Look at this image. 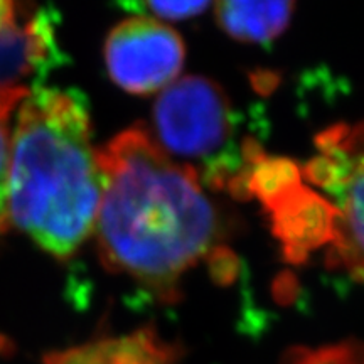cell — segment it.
I'll list each match as a JSON object with an SVG mask.
<instances>
[{
    "mask_svg": "<svg viewBox=\"0 0 364 364\" xmlns=\"http://www.w3.org/2000/svg\"><path fill=\"white\" fill-rule=\"evenodd\" d=\"M26 0H0V44L24 33L36 17H27Z\"/></svg>",
    "mask_w": 364,
    "mask_h": 364,
    "instance_id": "obj_11",
    "label": "cell"
},
{
    "mask_svg": "<svg viewBox=\"0 0 364 364\" xmlns=\"http://www.w3.org/2000/svg\"><path fill=\"white\" fill-rule=\"evenodd\" d=\"M154 132L171 159L215 162L233 136V113L215 81L186 76L171 83L154 105Z\"/></svg>",
    "mask_w": 364,
    "mask_h": 364,
    "instance_id": "obj_4",
    "label": "cell"
},
{
    "mask_svg": "<svg viewBox=\"0 0 364 364\" xmlns=\"http://www.w3.org/2000/svg\"><path fill=\"white\" fill-rule=\"evenodd\" d=\"M179 349L166 343L152 327L118 338L117 358L113 364H176Z\"/></svg>",
    "mask_w": 364,
    "mask_h": 364,
    "instance_id": "obj_7",
    "label": "cell"
},
{
    "mask_svg": "<svg viewBox=\"0 0 364 364\" xmlns=\"http://www.w3.org/2000/svg\"><path fill=\"white\" fill-rule=\"evenodd\" d=\"M102 193L88 110L68 91L36 86L19 105L11 139V225L68 260L95 231Z\"/></svg>",
    "mask_w": 364,
    "mask_h": 364,
    "instance_id": "obj_2",
    "label": "cell"
},
{
    "mask_svg": "<svg viewBox=\"0 0 364 364\" xmlns=\"http://www.w3.org/2000/svg\"><path fill=\"white\" fill-rule=\"evenodd\" d=\"M356 354L358 351H354L351 346H346V348H334L322 353L307 354L300 359L299 364H351V358Z\"/></svg>",
    "mask_w": 364,
    "mask_h": 364,
    "instance_id": "obj_12",
    "label": "cell"
},
{
    "mask_svg": "<svg viewBox=\"0 0 364 364\" xmlns=\"http://www.w3.org/2000/svg\"><path fill=\"white\" fill-rule=\"evenodd\" d=\"M103 54L113 83L130 95H150L174 83L186 49L171 26L154 17H130L110 31Z\"/></svg>",
    "mask_w": 364,
    "mask_h": 364,
    "instance_id": "obj_5",
    "label": "cell"
},
{
    "mask_svg": "<svg viewBox=\"0 0 364 364\" xmlns=\"http://www.w3.org/2000/svg\"><path fill=\"white\" fill-rule=\"evenodd\" d=\"M317 149L306 177L331 196L329 265L364 284V122L331 127L317 136Z\"/></svg>",
    "mask_w": 364,
    "mask_h": 364,
    "instance_id": "obj_3",
    "label": "cell"
},
{
    "mask_svg": "<svg viewBox=\"0 0 364 364\" xmlns=\"http://www.w3.org/2000/svg\"><path fill=\"white\" fill-rule=\"evenodd\" d=\"M103 193L95 233L110 272L130 277L162 304L181 279L221 243V218L194 167L174 162L144 125L98 150Z\"/></svg>",
    "mask_w": 364,
    "mask_h": 364,
    "instance_id": "obj_1",
    "label": "cell"
},
{
    "mask_svg": "<svg viewBox=\"0 0 364 364\" xmlns=\"http://www.w3.org/2000/svg\"><path fill=\"white\" fill-rule=\"evenodd\" d=\"M216 21L241 43H268L284 33L292 19L295 0H215Z\"/></svg>",
    "mask_w": 364,
    "mask_h": 364,
    "instance_id": "obj_6",
    "label": "cell"
},
{
    "mask_svg": "<svg viewBox=\"0 0 364 364\" xmlns=\"http://www.w3.org/2000/svg\"><path fill=\"white\" fill-rule=\"evenodd\" d=\"M118 338H102L75 348L54 351L44 356V364H113Z\"/></svg>",
    "mask_w": 364,
    "mask_h": 364,
    "instance_id": "obj_9",
    "label": "cell"
},
{
    "mask_svg": "<svg viewBox=\"0 0 364 364\" xmlns=\"http://www.w3.org/2000/svg\"><path fill=\"white\" fill-rule=\"evenodd\" d=\"M24 98L0 93V238L11 228L9 213V157H11V139H9V118Z\"/></svg>",
    "mask_w": 364,
    "mask_h": 364,
    "instance_id": "obj_8",
    "label": "cell"
},
{
    "mask_svg": "<svg viewBox=\"0 0 364 364\" xmlns=\"http://www.w3.org/2000/svg\"><path fill=\"white\" fill-rule=\"evenodd\" d=\"M211 0H142L145 9L159 19L182 21L199 16Z\"/></svg>",
    "mask_w": 364,
    "mask_h": 364,
    "instance_id": "obj_10",
    "label": "cell"
}]
</instances>
